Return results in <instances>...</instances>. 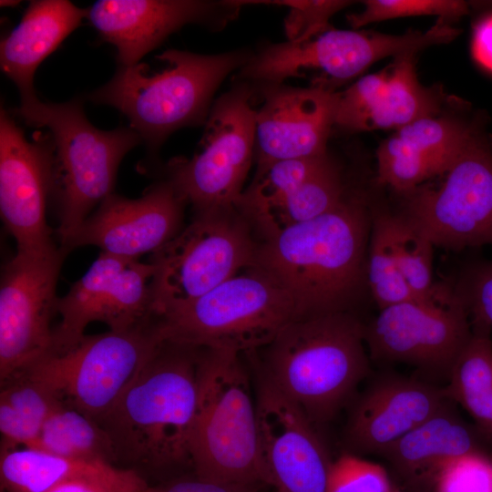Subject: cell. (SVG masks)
<instances>
[{
	"label": "cell",
	"instance_id": "f35d334b",
	"mask_svg": "<svg viewBox=\"0 0 492 492\" xmlns=\"http://www.w3.org/2000/svg\"><path fill=\"white\" fill-rule=\"evenodd\" d=\"M149 483L137 472L108 465L96 473L66 482L50 492H145Z\"/></svg>",
	"mask_w": 492,
	"mask_h": 492
},
{
	"label": "cell",
	"instance_id": "ab89813d",
	"mask_svg": "<svg viewBox=\"0 0 492 492\" xmlns=\"http://www.w3.org/2000/svg\"><path fill=\"white\" fill-rule=\"evenodd\" d=\"M145 492H255V488L202 478L190 472L149 485Z\"/></svg>",
	"mask_w": 492,
	"mask_h": 492
},
{
	"label": "cell",
	"instance_id": "8d00e7d4",
	"mask_svg": "<svg viewBox=\"0 0 492 492\" xmlns=\"http://www.w3.org/2000/svg\"><path fill=\"white\" fill-rule=\"evenodd\" d=\"M436 492H492V456L472 452L446 463L434 480Z\"/></svg>",
	"mask_w": 492,
	"mask_h": 492
},
{
	"label": "cell",
	"instance_id": "30bf717a",
	"mask_svg": "<svg viewBox=\"0 0 492 492\" xmlns=\"http://www.w3.org/2000/svg\"><path fill=\"white\" fill-rule=\"evenodd\" d=\"M162 340L155 318L127 331L85 334L69 348L48 353L24 370L97 423Z\"/></svg>",
	"mask_w": 492,
	"mask_h": 492
},
{
	"label": "cell",
	"instance_id": "74e56055",
	"mask_svg": "<svg viewBox=\"0 0 492 492\" xmlns=\"http://www.w3.org/2000/svg\"><path fill=\"white\" fill-rule=\"evenodd\" d=\"M456 290L468 310L471 323L492 331V260L470 265Z\"/></svg>",
	"mask_w": 492,
	"mask_h": 492
},
{
	"label": "cell",
	"instance_id": "8992f818",
	"mask_svg": "<svg viewBox=\"0 0 492 492\" xmlns=\"http://www.w3.org/2000/svg\"><path fill=\"white\" fill-rule=\"evenodd\" d=\"M240 354L200 349L192 471L202 478L256 488L268 483L258 452L255 394Z\"/></svg>",
	"mask_w": 492,
	"mask_h": 492
},
{
	"label": "cell",
	"instance_id": "484cf974",
	"mask_svg": "<svg viewBox=\"0 0 492 492\" xmlns=\"http://www.w3.org/2000/svg\"><path fill=\"white\" fill-rule=\"evenodd\" d=\"M108 465L111 464L70 459L30 447L1 450L0 491L50 492Z\"/></svg>",
	"mask_w": 492,
	"mask_h": 492
},
{
	"label": "cell",
	"instance_id": "8fae6325",
	"mask_svg": "<svg viewBox=\"0 0 492 492\" xmlns=\"http://www.w3.org/2000/svg\"><path fill=\"white\" fill-rule=\"evenodd\" d=\"M482 126L437 187L405 193L399 215L436 247L460 251L492 245V143Z\"/></svg>",
	"mask_w": 492,
	"mask_h": 492
},
{
	"label": "cell",
	"instance_id": "f546056e",
	"mask_svg": "<svg viewBox=\"0 0 492 492\" xmlns=\"http://www.w3.org/2000/svg\"><path fill=\"white\" fill-rule=\"evenodd\" d=\"M366 283L379 309L414 298L395 252L388 213L371 217Z\"/></svg>",
	"mask_w": 492,
	"mask_h": 492
},
{
	"label": "cell",
	"instance_id": "5bb4252c",
	"mask_svg": "<svg viewBox=\"0 0 492 492\" xmlns=\"http://www.w3.org/2000/svg\"><path fill=\"white\" fill-rule=\"evenodd\" d=\"M67 252L16 253L3 268L0 286V381L28 368L53 344L57 278Z\"/></svg>",
	"mask_w": 492,
	"mask_h": 492
},
{
	"label": "cell",
	"instance_id": "cb8c5ba5",
	"mask_svg": "<svg viewBox=\"0 0 492 492\" xmlns=\"http://www.w3.org/2000/svg\"><path fill=\"white\" fill-rule=\"evenodd\" d=\"M1 449L29 446L47 417L66 404L51 387L22 370L0 381Z\"/></svg>",
	"mask_w": 492,
	"mask_h": 492
},
{
	"label": "cell",
	"instance_id": "3957f363",
	"mask_svg": "<svg viewBox=\"0 0 492 492\" xmlns=\"http://www.w3.org/2000/svg\"><path fill=\"white\" fill-rule=\"evenodd\" d=\"M252 53L249 48L214 55L168 49L155 57L157 68L142 62L118 67L87 98L121 112L148 149L156 153L176 130L205 125L216 91Z\"/></svg>",
	"mask_w": 492,
	"mask_h": 492
},
{
	"label": "cell",
	"instance_id": "e0dca14e",
	"mask_svg": "<svg viewBox=\"0 0 492 492\" xmlns=\"http://www.w3.org/2000/svg\"><path fill=\"white\" fill-rule=\"evenodd\" d=\"M51 187V146L28 141L3 107L0 114V211L16 253L41 255L59 248L46 220Z\"/></svg>",
	"mask_w": 492,
	"mask_h": 492
},
{
	"label": "cell",
	"instance_id": "836d02e7",
	"mask_svg": "<svg viewBox=\"0 0 492 492\" xmlns=\"http://www.w3.org/2000/svg\"><path fill=\"white\" fill-rule=\"evenodd\" d=\"M362 12L347 16L354 29L370 23L388 19L436 15L445 20L460 18L470 12V5L461 0H365Z\"/></svg>",
	"mask_w": 492,
	"mask_h": 492
},
{
	"label": "cell",
	"instance_id": "277c9868",
	"mask_svg": "<svg viewBox=\"0 0 492 492\" xmlns=\"http://www.w3.org/2000/svg\"><path fill=\"white\" fill-rule=\"evenodd\" d=\"M364 324L353 312L295 318L263 349L260 371L312 423L329 422L367 375Z\"/></svg>",
	"mask_w": 492,
	"mask_h": 492
},
{
	"label": "cell",
	"instance_id": "5b68a950",
	"mask_svg": "<svg viewBox=\"0 0 492 492\" xmlns=\"http://www.w3.org/2000/svg\"><path fill=\"white\" fill-rule=\"evenodd\" d=\"M13 115L28 126L49 131L50 196L55 200L56 232L61 244L113 193L122 159L143 140L130 127L96 128L78 98L64 103L39 100L28 108H14Z\"/></svg>",
	"mask_w": 492,
	"mask_h": 492
},
{
	"label": "cell",
	"instance_id": "ffe728a7",
	"mask_svg": "<svg viewBox=\"0 0 492 492\" xmlns=\"http://www.w3.org/2000/svg\"><path fill=\"white\" fill-rule=\"evenodd\" d=\"M449 401L445 388L426 380L395 375L377 379L351 410L344 431L347 452L383 455Z\"/></svg>",
	"mask_w": 492,
	"mask_h": 492
},
{
	"label": "cell",
	"instance_id": "44dd1931",
	"mask_svg": "<svg viewBox=\"0 0 492 492\" xmlns=\"http://www.w3.org/2000/svg\"><path fill=\"white\" fill-rule=\"evenodd\" d=\"M83 18H87V10L70 1H30L20 23L1 40V69L18 88L19 108L39 101L34 88L37 67Z\"/></svg>",
	"mask_w": 492,
	"mask_h": 492
},
{
	"label": "cell",
	"instance_id": "7a4b0ae2",
	"mask_svg": "<svg viewBox=\"0 0 492 492\" xmlns=\"http://www.w3.org/2000/svg\"><path fill=\"white\" fill-rule=\"evenodd\" d=\"M371 217L364 192L349 187L330 211L261 240L253 265L286 288L297 318L352 312L367 285Z\"/></svg>",
	"mask_w": 492,
	"mask_h": 492
},
{
	"label": "cell",
	"instance_id": "b9f144b4",
	"mask_svg": "<svg viewBox=\"0 0 492 492\" xmlns=\"http://www.w3.org/2000/svg\"><path fill=\"white\" fill-rule=\"evenodd\" d=\"M1 6H13L15 5H18L19 4V1H6V0H2L1 2Z\"/></svg>",
	"mask_w": 492,
	"mask_h": 492
},
{
	"label": "cell",
	"instance_id": "d4e9b609",
	"mask_svg": "<svg viewBox=\"0 0 492 492\" xmlns=\"http://www.w3.org/2000/svg\"><path fill=\"white\" fill-rule=\"evenodd\" d=\"M472 334L458 354L445 392L492 440V340L486 325L471 323Z\"/></svg>",
	"mask_w": 492,
	"mask_h": 492
},
{
	"label": "cell",
	"instance_id": "4fadbf2b",
	"mask_svg": "<svg viewBox=\"0 0 492 492\" xmlns=\"http://www.w3.org/2000/svg\"><path fill=\"white\" fill-rule=\"evenodd\" d=\"M154 274L149 261L100 251L67 293L58 297L56 313L61 319L54 327L48 353L74 345L92 322H102L112 331H127L154 320Z\"/></svg>",
	"mask_w": 492,
	"mask_h": 492
},
{
	"label": "cell",
	"instance_id": "2e32d148",
	"mask_svg": "<svg viewBox=\"0 0 492 492\" xmlns=\"http://www.w3.org/2000/svg\"><path fill=\"white\" fill-rule=\"evenodd\" d=\"M245 5L243 0H100L86 10L99 37L117 48L119 67H132L184 26L222 30Z\"/></svg>",
	"mask_w": 492,
	"mask_h": 492
},
{
	"label": "cell",
	"instance_id": "7bdbcfd3",
	"mask_svg": "<svg viewBox=\"0 0 492 492\" xmlns=\"http://www.w3.org/2000/svg\"><path fill=\"white\" fill-rule=\"evenodd\" d=\"M394 492H395V491H394Z\"/></svg>",
	"mask_w": 492,
	"mask_h": 492
},
{
	"label": "cell",
	"instance_id": "7c38bea8",
	"mask_svg": "<svg viewBox=\"0 0 492 492\" xmlns=\"http://www.w3.org/2000/svg\"><path fill=\"white\" fill-rule=\"evenodd\" d=\"M472 334L468 310L456 288L436 284L425 298L380 309L364 325L372 358L415 366L447 382L453 365Z\"/></svg>",
	"mask_w": 492,
	"mask_h": 492
},
{
	"label": "cell",
	"instance_id": "9a60e30c",
	"mask_svg": "<svg viewBox=\"0 0 492 492\" xmlns=\"http://www.w3.org/2000/svg\"><path fill=\"white\" fill-rule=\"evenodd\" d=\"M258 452L275 492H326L333 460L303 411L258 369Z\"/></svg>",
	"mask_w": 492,
	"mask_h": 492
},
{
	"label": "cell",
	"instance_id": "ac0fdd59",
	"mask_svg": "<svg viewBox=\"0 0 492 492\" xmlns=\"http://www.w3.org/2000/svg\"><path fill=\"white\" fill-rule=\"evenodd\" d=\"M186 205L165 178L138 199L113 192L59 246L67 253L92 245L108 254L139 259L154 253L180 232Z\"/></svg>",
	"mask_w": 492,
	"mask_h": 492
},
{
	"label": "cell",
	"instance_id": "f1b7e54d",
	"mask_svg": "<svg viewBox=\"0 0 492 492\" xmlns=\"http://www.w3.org/2000/svg\"><path fill=\"white\" fill-rule=\"evenodd\" d=\"M479 124L429 117L400 128L395 134L415 153L427 159L439 176L450 169Z\"/></svg>",
	"mask_w": 492,
	"mask_h": 492
},
{
	"label": "cell",
	"instance_id": "e575fe53",
	"mask_svg": "<svg viewBox=\"0 0 492 492\" xmlns=\"http://www.w3.org/2000/svg\"><path fill=\"white\" fill-rule=\"evenodd\" d=\"M343 0H282L251 1L252 4H272L290 8L284 19L287 41L303 42L332 29L329 19L351 5Z\"/></svg>",
	"mask_w": 492,
	"mask_h": 492
},
{
	"label": "cell",
	"instance_id": "603a6c76",
	"mask_svg": "<svg viewBox=\"0 0 492 492\" xmlns=\"http://www.w3.org/2000/svg\"><path fill=\"white\" fill-rule=\"evenodd\" d=\"M348 188L341 165L333 158L292 193L246 220L264 240L330 211L342 201Z\"/></svg>",
	"mask_w": 492,
	"mask_h": 492
},
{
	"label": "cell",
	"instance_id": "9c48e42d",
	"mask_svg": "<svg viewBox=\"0 0 492 492\" xmlns=\"http://www.w3.org/2000/svg\"><path fill=\"white\" fill-rule=\"evenodd\" d=\"M254 91L234 81L211 107L200 150L190 159L174 158L165 179L190 205L194 214L236 208L255 148Z\"/></svg>",
	"mask_w": 492,
	"mask_h": 492
},
{
	"label": "cell",
	"instance_id": "1f68e13d",
	"mask_svg": "<svg viewBox=\"0 0 492 492\" xmlns=\"http://www.w3.org/2000/svg\"><path fill=\"white\" fill-rule=\"evenodd\" d=\"M377 181L405 194L438 176L434 166L415 153L396 134L383 141L376 151Z\"/></svg>",
	"mask_w": 492,
	"mask_h": 492
},
{
	"label": "cell",
	"instance_id": "ba28073f",
	"mask_svg": "<svg viewBox=\"0 0 492 492\" xmlns=\"http://www.w3.org/2000/svg\"><path fill=\"white\" fill-rule=\"evenodd\" d=\"M237 208L194 214L170 241L150 254L156 317L198 299L254 264L259 241Z\"/></svg>",
	"mask_w": 492,
	"mask_h": 492
},
{
	"label": "cell",
	"instance_id": "4dcf8cb0",
	"mask_svg": "<svg viewBox=\"0 0 492 492\" xmlns=\"http://www.w3.org/2000/svg\"><path fill=\"white\" fill-rule=\"evenodd\" d=\"M393 246L402 274L414 298L434 290L433 243L399 215L390 214Z\"/></svg>",
	"mask_w": 492,
	"mask_h": 492
},
{
	"label": "cell",
	"instance_id": "6da1fadb",
	"mask_svg": "<svg viewBox=\"0 0 492 492\" xmlns=\"http://www.w3.org/2000/svg\"><path fill=\"white\" fill-rule=\"evenodd\" d=\"M200 349L162 340L97 422L111 440L117 466L155 484L192 471Z\"/></svg>",
	"mask_w": 492,
	"mask_h": 492
},
{
	"label": "cell",
	"instance_id": "d6a6232c",
	"mask_svg": "<svg viewBox=\"0 0 492 492\" xmlns=\"http://www.w3.org/2000/svg\"><path fill=\"white\" fill-rule=\"evenodd\" d=\"M389 67L364 76L337 92L334 128L348 133L368 131L371 120L384 94Z\"/></svg>",
	"mask_w": 492,
	"mask_h": 492
},
{
	"label": "cell",
	"instance_id": "d590c367",
	"mask_svg": "<svg viewBox=\"0 0 492 492\" xmlns=\"http://www.w3.org/2000/svg\"><path fill=\"white\" fill-rule=\"evenodd\" d=\"M326 492H394L387 471L381 465L353 453L333 460Z\"/></svg>",
	"mask_w": 492,
	"mask_h": 492
},
{
	"label": "cell",
	"instance_id": "7402d4cb",
	"mask_svg": "<svg viewBox=\"0 0 492 492\" xmlns=\"http://www.w3.org/2000/svg\"><path fill=\"white\" fill-rule=\"evenodd\" d=\"M484 452L477 437L449 405L416 426L383 456L404 477L434 483L448 461L472 452Z\"/></svg>",
	"mask_w": 492,
	"mask_h": 492
},
{
	"label": "cell",
	"instance_id": "4316f807",
	"mask_svg": "<svg viewBox=\"0 0 492 492\" xmlns=\"http://www.w3.org/2000/svg\"><path fill=\"white\" fill-rule=\"evenodd\" d=\"M27 447L75 460L98 461L116 466L113 446L101 425L64 404L45 421Z\"/></svg>",
	"mask_w": 492,
	"mask_h": 492
},
{
	"label": "cell",
	"instance_id": "83f0119b",
	"mask_svg": "<svg viewBox=\"0 0 492 492\" xmlns=\"http://www.w3.org/2000/svg\"><path fill=\"white\" fill-rule=\"evenodd\" d=\"M414 58L415 55L398 56L389 67L385 91L369 130H397L417 119L436 117L438 113L440 98L436 91L419 83Z\"/></svg>",
	"mask_w": 492,
	"mask_h": 492
},
{
	"label": "cell",
	"instance_id": "52a82bcc",
	"mask_svg": "<svg viewBox=\"0 0 492 492\" xmlns=\"http://www.w3.org/2000/svg\"><path fill=\"white\" fill-rule=\"evenodd\" d=\"M297 317L286 288L251 265L157 321L165 341L242 354L264 347Z\"/></svg>",
	"mask_w": 492,
	"mask_h": 492
},
{
	"label": "cell",
	"instance_id": "60d3db41",
	"mask_svg": "<svg viewBox=\"0 0 492 492\" xmlns=\"http://www.w3.org/2000/svg\"><path fill=\"white\" fill-rule=\"evenodd\" d=\"M471 49L474 59L492 72V10L476 23Z\"/></svg>",
	"mask_w": 492,
	"mask_h": 492
},
{
	"label": "cell",
	"instance_id": "d6986e66",
	"mask_svg": "<svg viewBox=\"0 0 492 492\" xmlns=\"http://www.w3.org/2000/svg\"><path fill=\"white\" fill-rule=\"evenodd\" d=\"M251 87L254 105L261 104L255 108V174L278 161L328 153V140L334 128L336 91L284 83Z\"/></svg>",
	"mask_w": 492,
	"mask_h": 492
}]
</instances>
